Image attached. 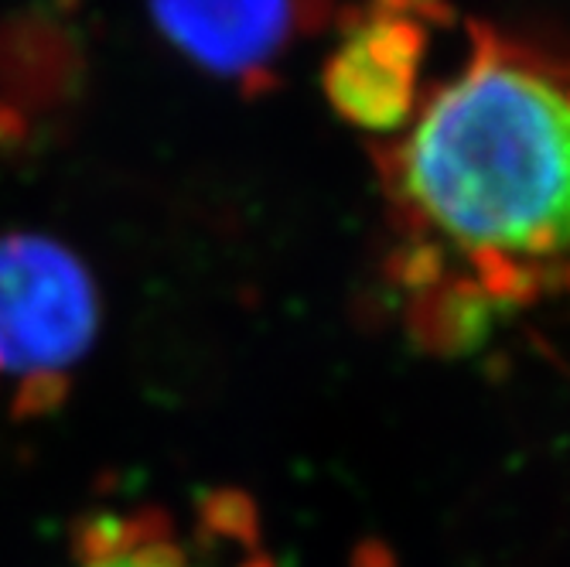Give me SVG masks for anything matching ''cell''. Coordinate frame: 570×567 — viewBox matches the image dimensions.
<instances>
[{"label":"cell","instance_id":"1","mask_svg":"<svg viewBox=\"0 0 570 567\" xmlns=\"http://www.w3.org/2000/svg\"><path fill=\"white\" fill-rule=\"evenodd\" d=\"M380 178L434 284L458 253L469 277L444 281L482 297L570 287V51L472 25L464 62L380 147Z\"/></svg>","mask_w":570,"mask_h":567},{"label":"cell","instance_id":"2","mask_svg":"<svg viewBox=\"0 0 570 567\" xmlns=\"http://www.w3.org/2000/svg\"><path fill=\"white\" fill-rule=\"evenodd\" d=\"M102 319L82 256L45 233H0V403L51 414L69 393Z\"/></svg>","mask_w":570,"mask_h":567},{"label":"cell","instance_id":"3","mask_svg":"<svg viewBox=\"0 0 570 567\" xmlns=\"http://www.w3.org/2000/svg\"><path fill=\"white\" fill-rule=\"evenodd\" d=\"M431 18L400 0H370L342 21L322 82L345 124L390 140L413 120L431 86L424 79Z\"/></svg>","mask_w":570,"mask_h":567},{"label":"cell","instance_id":"4","mask_svg":"<svg viewBox=\"0 0 570 567\" xmlns=\"http://www.w3.org/2000/svg\"><path fill=\"white\" fill-rule=\"evenodd\" d=\"M161 38L195 69L264 92L291 48L328 28L332 0H147Z\"/></svg>","mask_w":570,"mask_h":567},{"label":"cell","instance_id":"5","mask_svg":"<svg viewBox=\"0 0 570 567\" xmlns=\"http://www.w3.org/2000/svg\"><path fill=\"white\" fill-rule=\"evenodd\" d=\"M79 76V48L59 21L35 14L0 25V134H24L28 120L59 114Z\"/></svg>","mask_w":570,"mask_h":567},{"label":"cell","instance_id":"6","mask_svg":"<svg viewBox=\"0 0 570 567\" xmlns=\"http://www.w3.org/2000/svg\"><path fill=\"white\" fill-rule=\"evenodd\" d=\"M72 567H198L161 509L99 512L76 534Z\"/></svg>","mask_w":570,"mask_h":567},{"label":"cell","instance_id":"7","mask_svg":"<svg viewBox=\"0 0 570 567\" xmlns=\"http://www.w3.org/2000/svg\"><path fill=\"white\" fill-rule=\"evenodd\" d=\"M355 567H393V557L383 544H366L355 554Z\"/></svg>","mask_w":570,"mask_h":567}]
</instances>
